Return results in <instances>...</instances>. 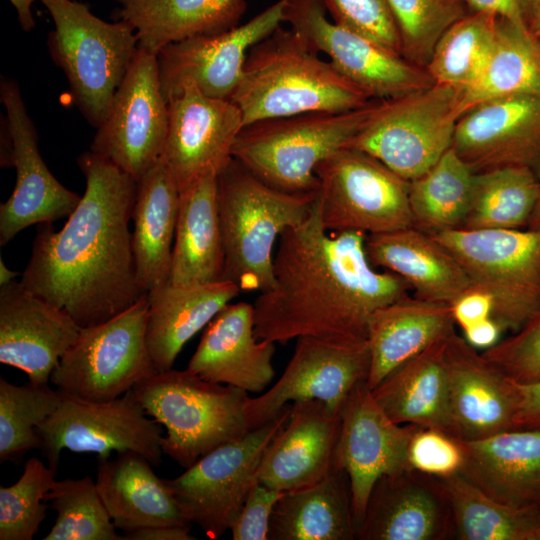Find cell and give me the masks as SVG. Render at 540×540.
I'll return each mask as SVG.
<instances>
[{"label": "cell", "mask_w": 540, "mask_h": 540, "mask_svg": "<svg viewBox=\"0 0 540 540\" xmlns=\"http://www.w3.org/2000/svg\"><path fill=\"white\" fill-rule=\"evenodd\" d=\"M366 237L327 231L317 198L312 213L277 242L273 286L253 303L256 337L276 344L300 337L367 342L372 314L409 295L410 288L370 263Z\"/></svg>", "instance_id": "6da1fadb"}, {"label": "cell", "mask_w": 540, "mask_h": 540, "mask_svg": "<svg viewBox=\"0 0 540 540\" xmlns=\"http://www.w3.org/2000/svg\"><path fill=\"white\" fill-rule=\"evenodd\" d=\"M77 163L84 195L59 231L52 222L38 224L20 282L83 328L115 317L146 293L129 230L137 181L90 150Z\"/></svg>", "instance_id": "7a4b0ae2"}, {"label": "cell", "mask_w": 540, "mask_h": 540, "mask_svg": "<svg viewBox=\"0 0 540 540\" xmlns=\"http://www.w3.org/2000/svg\"><path fill=\"white\" fill-rule=\"evenodd\" d=\"M229 99L240 109L243 127L303 113L350 111L371 101L301 36L282 26L250 49Z\"/></svg>", "instance_id": "3957f363"}, {"label": "cell", "mask_w": 540, "mask_h": 540, "mask_svg": "<svg viewBox=\"0 0 540 540\" xmlns=\"http://www.w3.org/2000/svg\"><path fill=\"white\" fill-rule=\"evenodd\" d=\"M318 191L276 189L232 159L217 176V205L224 249L223 280L241 291L264 292L274 283L277 242L313 211Z\"/></svg>", "instance_id": "277c9868"}, {"label": "cell", "mask_w": 540, "mask_h": 540, "mask_svg": "<svg viewBox=\"0 0 540 540\" xmlns=\"http://www.w3.org/2000/svg\"><path fill=\"white\" fill-rule=\"evenodd\" d=\"M379 101L345 112H310L251 123L237 135L232 157L276 189L318 191L317 165L350 146Z\"/></svg>", "instance_id": "5b68a950"}, {"label": "cell", "mask_w": 540, "mask_h": 540, "mask_svg": "<svg viewBox=\"0 0 540 540\" xmlns=\"http://www.w3.org/2000/svg\"><path fill=\"white\" fill-rule=\"evenodd\" d=\"M132 390L147 415L166 429L163 454L185 469L251 430L245 416L247 392L187 369L156 372Z\"/></svg>", "instance_id": "8992f818"}, {"label": "cell", "mask_w": 540, "mask_h": 540, "mask_svg": "<svg viewBox=\"0 0 540 540\" xmlns=\"http://www.w3.org/2000/svg\"><path fill=\"white\" fill-rule=\"evenodd\" d=\"M39 1L54 23L47 39L51 58L64 72L83 117L98 128L139 48L136 32L123 20L104 21L80 2Z\"/></svg>", "instance_id": "52a82bcc"}, {"label": "cell", "mask_w": 540, "mask_h": 540, "mask_svg": "<svg viewBox=\"0 0 540 540\" xmlns=\"http://www.w3.org/2000/svg\"><path fill=\"white\" fill-rule=\"evenodd\" d=\"M458 261L471 286L492 299L501 329H520L540 310V230L452 229L431 235Z\"/></svg>", "instance_id": "ba28073f"}, {"label": "cell", "mask_w": 540, "mask_h": 540, "mask_svg": "<svg viewBox=\"0 0 540 540\" xmlns=\"http://www.w3.org/2000/svg\"><path fill=\"white\" fill-rule=\"evenodd\" d=\"M460 100V89L440 84L381 100L349 147L412 181L451 148Z\"/></svg>", "instance_id": "9c48e42d"}, {"label": "cell", "mask_w": 540, "mask_h": 540, "mask_svg": "<svg viewBox=\"0 0 540 540\" xmlns=\"http://www.w3.org/2000/svg\"><path fill=\"white\" fill-rule=\"evenodd\" d=\"M146 294L127 310L83 327L53 370L50 383L88 401L118 398L157 371L146 343Z\"/></svg>", "instance_id": "30bf717a"}, {"label": "cell", "mask_w": 540, "mask_h": 540, "mask_svg": "<svg viewBox=\"0 0 540 540\" xmlns=\"http://www.w3.org/2000/svg\"><path fill=\"white\" fill-rule=\"evenodd\" d=\"M315 175L327 231L371 235L413 226L409 181L373 156L345 147L322 160Z\"/></svg>", "instance_id": "8fae6325"}, {"label": "cell", "mask_w": 540, "mask_h": 540, "mask_svg": "<svg viewBox=\"0 0 540 540\" xmlns=\"http://www.w3.org/2000/svg\"><path fill=\"white\" fill-rule=\"evenodd\" d=\"M290 411L291 403L269 422L205 454L178 477L164 479L187 522L197 524L213 540L229 530L259 482L263 454Z\"/></svg>", "instance_id": "7c38bea8"}, {"label": "cell", "mask_w": 540, "mask_h": 540, "mask_svg": "<svg viewBox=\"0 0 540 540\" xmlns=\"http://www.w3.org/2000/svg\"><path fill=\"white\" fill-rule=\"evenodd\" d=\"M36 431L39 450L55 474L64 449L95 453L98 462L108 460L112 451H132L159 465L163 455L161 425L148 417L133 390L109 401L61 392L58 407Z\"/></svg>", "instance_id": "4fadbf2b"}, {"label": "cell", "mask_w": 540, "mask_h": 540, "mask_svg": "<svg viewBox=\"0 0 540 540\" xmlns=\"http://www.w3.org/2000/svg\"><path fill=\"white\" fill-rule=\"evenodd\" d=\"M284 22L370 100L401 97L434 85L425 68L327 17L323 0H285Z\"/></svg>", "instance_id": "5bb4252c"}, {"label": "cell", "mask_w": 540, "mask_h": 540, "mask_svg": "<svg viewBox=\"0 0 540 540\" xmlns=\"http://www.w3.org/2000/svg\"><path fill=\"white\" fill-rule=\"evenodd\" d=\"M168 125L157 55L138 48L105 121L96 128L90 151L138 182L161 158Z\"/></svg>", "instance_id": "9a60e30c"}, {"label": "cell", "mask_w": 540, "mask_h": 540, "mask_svg": "<svg viewBox=\"0 0 540 540\" xmlns=\"http://www.w3.org/2000/svg\"><path fill=\"white\" fill-rule=\"evenodd\" d=\"M0 100L6 112L1 166L16 170L14 190L0 205V245L4 246L31 225L70 216L81 196L63 186L42 159L36 128L15 80L1 78Z\"/></svg>", "instance_id": "2e32d148"}, {"label": "cell", "mask_w": 540, "mask_h": 540, "mask_svg": "<svg viewBox=\"0 0 540 540\" xmlns=\"http://www.w3.org/2000/svg\"><path fill=\"white\" fill-rule=\"evenodd\" d=\"M296 340L294 353L278 381L260 396L246 401L245 416L250 429L275 418L290 402L319 400L340 413L355 385L367 382L368 341L338 343L314 337Z\"/></svg>", "instance_id": "e0dca14e"}, {"label": "cell", "mask_w": 540, "mask_h": 540, "mask_svg": "<svg viewBox=\"0 0 540 540\" xmlns=\"http://www.w3.org/2000/svg\"><path fill=\"white\" fill-rule=\"evenodd\" d=\"M340 416L336 468L343 469L348 476L358 531L376 482L384 475L408 467V445L420 426L392 421L373 397L366 381L351 390Z\"/></svg>", "instance_id": "ac0fdd59"}, {"label": "cell", "mask_w": 540, "mask_h": 540, "mask_svg": "<svg viewBox=\"0 0 540 540\" xmlns=\"http://www.w3.org/2000/svg\"><path fill=\"white\" fill-rule=\"evenodd\" d=\"M284 5L285 0H278L242 25L163 47L157 61L167 102L187 80L209 97L229 99L241 80L250 49L284 22Z\"/></svg>", "instance_id": "d6986e66"}, {"label": "cell", "mask_w": 540, "mask_h": 540, "mask_svg": "<svg viewBox=\"0 0 540 540\" xmlns=\"http://www.w3.org/2000/svg\"><path fill=\"white\" fill-rule=\"evenodd\" d=\"M168 107V133L161 158L182 191L205 175H218L232 159L243 117L230 99L209 97L192 80L180 86Z\"/></svg>", "instance_id": "ffe728a7"}, {"label": "cell", "mask_w": 540, "mask_h": 540, "mask_svg": "<svg viewBox=\"0 0 540 540\" xmlns=\"http://www.w3.org/2000/svg\"><path fill=\"white\" fill-rule=\"evenodd\" d=\"M451 148L474 173L532 168L540 160V96L510 95L473 106L458 119Z\"/></svg>", "instance_id": "44dd1931"}, {"label": "cell", "mask_w": 540, "mask_h": 540, "mask_svg": "<svg viewBox=\"0 0 540 540\" xmlns=\"http://www.w3.org/2000/svg\"><path fill=\"white\" fill-rule=\"evenodd\" d=\"M81 327L63 309L13 281L0 286V362L49 384Z\"/></svg>", "instance_id": "7402d4cb"}, {"label": "cell", "mask_w": 540, "mask_h": 540, "mask_svg": "<svg viewBox=\"0 0 540 540\" xmlns=\"http://www.w3.org/2000/svg\"><path fill=\"white\" fill-rule=\"evenodd\" d=\"M445 357L451 435L474 440L515 429L514 382L455 331L446 339Z\"/></svg>", "instance_id": "603a6c76"}, {"label": "cell", "mask_w": 540, "mask_h": 540, "mask_svg": "<svg viewBox=\"0 0 540 540\" xmlns=\"http://www.w3.org/2000/svg\"><path fill=\"white\" fill-rule=\"evenodd\" d=\"M455 535L441 480L406 467L374 485L357 538L441 540Z\"/></svg>", "instance_id": "cb8c5ba5"}, {"label": "cell", "mask_w": 540, "mask_h": 540, "mask_svg": "<svg viewBox=\"0 0 540 540\" xmlns=\"http://www.w3.org/2000/svg\"><path fill=\"white\" fill-rule=\"evenodd\" d=\"M340 413L319 400L291 403L285 426L267 446L258 481L286 492L316 484L336 468Z\"/></svg>", "instance_id": "d4e9b609"}, {"label": "cell", "mask_w": 540, "mask_h": 540, "mask_svg": "<svg viewBox=\"0 0 540 540\" xmlns=\"http://www.w3.org/2000/svg\"><path fill=\"white\" fill-rule=\"evenodd\" d=\"M276 343L254 330L253 304L228 303L208 323L187 370L213 383L260 393L274 378Z\"/></svg>", "instance_id": "484cf974"}, {"label": "cell", "mask_w": 540, "mask_h": 540, "mask_svg": "<svg viewBox=\"0 0 540 540\" xmlns=\"http://www.w3.org/2000/svg\"><path fill=\"white\" fill-rule=\"evenodd\" d=\"M460 440L461 474L493 499L514 507L540 506V429H511Z\"/></svg>", "instance_id": "4316f807"}, {"label": "cell", "mask_w": 540, "mask_h": 540, "mask_svg": "<svg viewBox=\"0 0 540 540\" xmlns=\"http://www.w3.org/2000/svg\"><path fill=\"white\" fill-rule=\"evenodd\" d=\"M365 249L375 268L399 276L420 299L450 305L471 286L452 254L413 226L367 235Z\"/></svg>", "instance_id": "83f0119b"}, {"label": "cell", "mask_w": 540, "mask_h": 540, "mask_svg": "<svg viewBox=\"0 0 540 540\" xmlns=\"http://www.w3.org/2000/svg\"><path fill=\"white\" fill-rule=\"evenodd\" d=\"M454 326L450 305L415 296L378 308L368 324V387L375 388L401 365L447 338Z\"/></svg>", "instance_id": "f1b7e54d"}, {"label": "cell", "mask_w": 540, "mask_h": 540, "mask_svg": "<svg viewBox=\"0 0 540 540\" xmlns=\"http://www.w3.org/2000/svg\"><path fill=\"white\" fill-rule=\"evenodd\" d=\"M241 292L227 280L179 286L166 283L146 293V343L157 372L173 368L184 345Z\"/></svg>", "instance_id": "f546056e"}, {"label": "cell", "mask_w": 540, "mask_h": 540, "mask_svg": "<svg viewBox=\"0 0 540 540\" xmlns=\"http://www.w3.org/2000/svg\"><path fill=\"white\" fill-rule=\"evenodd\" d=\"M95 481L115 527L123 533L154 525H191L165 480L141 454L128 451L99 461Z\"/></svg>", "instance_id": "4dcf8cb0"}, {"label": "cell", "mask_w": 540, "mask_h": 540, "mask_svg": "<svg viewBox=\"0 0 540 540\" xmlns=\"http://www.w3.org/2000/svg\"><path fill=\"white\" fill-rule=\"evenodd\" d=\"M180 190L160 158L137 182L132 249L144 293L169 282Z\"/></svg>", "instance_id": "1f68e13d"}, {"label": "cell", "mask_w": 540, "mask_h": 540, "mask_svg": "<svg viewBox=\"0 0 540 540\" xmlns=\"http://www.w3.org/2000/svg\"><path fill=\"white\" fill-rule=\"evenodd\" d=\"M217 174L180 191L169 283L200 285L223 280L224 249L217 205Z\"/></svg>", "instance_id": "d6a6232c"}, {"label": "cell", "mask_w": 540, "mask_h": 540, "mask_svg": "<svg viewBox=\"0 0 540 540\" xmlns=\"http://www.w3.org/2000/svg\"><path fill=\"white\" fill-rule=\"evenodd\" d=\"M446 339L434 343L371 389L377 403L395 423L451 435Z\"/></svg>", "instance_id": "836d02e7"}, {"label": "cell", "mask_w": 540, "mask_h": 540, "mask_svg": "<svg viewBox=\"0 0 540 540\" xmlns=\"http://www.w3.org/2000/svg\"><path fill=\"white\" fill-rule=\"evenodd\" d=\"M116 19L129 23L138 46L155 55L166 45L239 25L246 0H113Z\"/></svg>", "instance_id": "e575fe53"}, {"label": "cell", "mask_w": 540, "mask_h": 540, "mask_svg": "<svg viewBox=\"0 0 540 540\" xmlns=\"http://www.w3.org/2000/svg\"><path fill=\"white\" fill-rule=\"evenodd\" d=\"M357 536L349 479L336 469L322 481L283 492L268 540H352Z\"/></svg>", "instance_id": "d590c367"}, {"label": "cell", "mask_w": 540, "mask_h": 540, "mask_svg": "<svg viewBox=\"0 0 540 540\" xmlns=\"http://www.w3.org/2000/svg\"><path fill=\"white\" fill-rule=\"evenodd\" d=\"M523 94L540 96V43L526 24L498 17L494 45L483 69L461 91L460 112L492 98Z\"/></svg>", "instance_id": "8d00e7d4"}, {"label": "cell", "mask_w": 540, "mask_h": 540, "mask_svg": "<svg viewBox=\"0 0 540 540\" xmlns=\"http://www.w3.org/2000/svg\"><path fill=\"white\" fill-rule=\"evenodd\" d=\"M461 540H540V506L514 507L485 494L461 473L439 478Z\"/></svg>", "instance_id": "74e56055"}, {"label": "cell", "mask_w": 540, "mask_h": 540, "mask_svg": "<svg viewBox=\"0 0 540 540\" xmlns=\"http://www.w3.org/2000/svg\"><path fill=\"white\" fill-rule=\"evenodd\" d=\"M473 176L449 148L429 170L409 181L413 227L430 235L461 228L469 210Z\"/></svg>", "instance_id": "f35d334b"}, {"label": "cell", "mask_w": 540, "mask_h": 540, "mask_svg": "<svg viewBox=\"0 0 540 540\" xmlns=\"http://www.w3.org/2000/svg\"><path fill=\"white\" fill-rule=\"evenodd\" d=\"M539 179L527 166H505L474 173L469 210L461 228H527Z\"/></svg>", "instance_id": "ab89813d"}, {"label": "cell", "mask_w": 540, "mask_h": 540, "mask_svg": "<svg viewBox=\"0 0 540 540\" xmlns=\"http://www.w3.org/2000/svg\"><path fill=\"white\" fill-rule=\"evenodd\" d=\"M498 16L470 11L437 42L426 70L435 84L461 91L475 82L494 45Z\"/></svg>", "instance_id": "60d3db41"}, {"label": "cell", "mask_w": 540, "mask_h": 540, "mask_svg": "<svg viewBox=\"0 0 540 540\" xmlns=\"http://www.w3.org/2000/svg\"><path fill=\"white\" fill-rule=\"evenodd\" d=\"M61 392L49 384L15 385L0 378V460L19 463L39 449L38 426L58 407Z\"/></svg>", "instance_id": "b9f144b4"}, {"label": "cell", "mask_w": 540, "mask_h": 540, "mask_svg": "<svg viewBox=\"0 0 540 540\" xmlns=\"http://www.w3.org/2000/svg\"><path fill=\"white\" fill-rule=\"evenodd\" d=\"M45 501L57 517L43 540L122 539L90 476L55 480Z\"/></svg>", "instance_id": "7bdbcfd3"}, {"label": "cell", "mask_w": 540, "mask_h": 540, "mask_svg": "<svg viewBox=\"0 0 540 540\" xmlns=\"http://www.w3.org/2000/svg\"><path fill=\"white\" fill-rule=\"evenodd\" d=\"M397 26L401 55L426 68L441 36L470 12L467 0H387Z\"/></svg>", "instance_id": "ee69618b"}, {"label": "cell", "mask_w": 540, "mask_h": 540, "mask_svg": "<svg viewBox=\"0 0 540 540\" xmlns=\"http://www.w3.org/2000/svg\"><path fill=\"white\" fill-rule=\"evenodd\" d=\"M56 474L31 457L16 483L0 487V540H32L46 518V494Z\"/></svg>", "instance_id": "f6af8a7d"}, {"label": "cell", "mask_w": 540, "mask_h": 540, "mask_svg": "<svg viewBox=\"0 0 540 540\" xmlns=\"http://www.w3.org/2000/svg\"><path fill=\"white\" fill-rule=\"evenodd\" d=\"M482 355L515 383L540 381V310L511 336L485 349Z\"/></svg>", "instance_id": "bcb514c9"}, {"label": "cell", "mask_w": 540, "mask_h": 540, "mask_svg": "<svg viewBox=\"0 0 540 540\" xmlns=\"http://www.w3.org/2000/svg\"><path fill=\"white\" fill-rule=\"evenodd\" d=\"M323 2L334 22L401 55L397 26L387 0H323Z\"/></svg>", "instance_id": "7dc6e473"}, {"label": "cell", "mask_w": 540, "mask_h": 540, "mask_svg": "<svg viewBox=\"0 0 540 540\" xmlns=\"http://www.w3.org/2000/svg\"><path fill=\"white\" fill-rule=\"evenodd\" d=\"M464 451L460 440L441 430L418 427L410 439L407 466L420 473L444 478L461 473Z\"/></svg>", "instance_id": "c3c4849f"}, {"label": "cell", "mask_w": 540, "mask_h": 540, "mask_svg": "<svg viewBox=\"0 0 540 540\" xmlns=\"http://www.w3.org/2000/svg\"><path fill=\"white\" fill-rule=\"evenodd\" d=\"M283 492L257 482L230 525L233 540H268L273 509Z\"/></svg>", "instance_id": "681fc988"}, {"label": "cell", "mask_w": 540, "mask_h": 540, "mask_svg": "<svg viewBox=\"0 0 540 540\" xmlns=\"http://www.w3.org/2000/svg\"><path fill=\"white\" fill-rule=\"evenodd\" d=\"M456 325L463 329L491 318L493 303L484 291L470 286L450 304Z\"/></svg>", "instance_id": "f907efd6"}, {"label": "cell", "mask_w": 540, "mask_h": 540, "mask_svg": "<svg viewBox=\"0 0 540 540\" xmlns=\"http://www.w3.org/2000/svg\"><path fill=\"white\" fill-rule=\"evenodd\" d=\"M517 408L515 429H540V381L530 384L515 383Z\"/></svg>", "instance_id": "816d5d0a"}, {"label": "cell", "mask_w": 540, "mask_h": 540, "mask_svg": "<svg viewBox=\"0 0 540 540\" xmlns=\"http://www.w3.org/2000/svg\"><path fill=\"white\" fill-rule=\"evenodd\" d=\"M530 0H467L470 11L487 12L527 25Z\"/></svg>", "instance_id": "f5cc1de1"}, {"label": "cell", "mask_w": 540, "mask_h": 540, "mask_svg": "<svg viewBox=\"0 0 540 540\" xmlns=\"http://www.w3.org/2000/svg\"><path fill=\"white\" fill-rule=\"evenodd\" d=\"M191 525H154L122 534L124 540H193Z\"/></svg>", "instance_id": "db71d44e"}, {"label": "cell", "mask_w": 540, "mask_h": 540, "mask_svg": "<svg viewBox=\"0 0 540 540\" xmlns=\"http://www.w3.org/2000/svg\"><path fill=\"white\" fill-rule=\"evenodd\" d=\"M503 330L492 318L485 319L463 329V337L476 349H488L499 340Z\"/></svg>", "instance_id": "11a10c76"}, {"label": "cell", "mask_w": 540, "mask_h": 540, "mask_svg": "<svg viewBox=\"0 0 540 540\" xmlns=\"http://www.w3.org/2000/svg\"><path fill=\"white\" fill-rule=\"evenodd\" d=\"M17 12V17L22 30L28 32L35 27V20L31 7L36 0H9Z\"/></svg>", "instance_id": "9f6ffc18"}, {"label": "cell", "mask_w": 540, "mask_h": 540, "mask_svg": "<svg viewBox=\"0 0 540 540\" xmlns=\"http://www.w3.org/2000/svg\"><path fill=\"white\" fill-rule=\"evenodd\" d=\"M527 26L534 38L540 43V0H530Z\"/></svg>", "instance_id": "6f0895ef"}, {"label": "cell", "mask_w": 540, "mask_h": 540, "mask_svg": "<svg viewBox=\"0 0 540 540\" xmlns=\"http://www.w3.org/2000/svg\"><path fill=\"white\" fill-rule=\"evenodd\" d=\"M17 275H19V272L9 269L4 263L3 259L0 258V286H4L15 281Z\"/></svg>", "instance_id": "680465c9"}, {"label": "cell", "mask_w": 540, "mask_h": 540, "mask_svg": "<svg viewBox=\"0 0 540 540\" xmlns=\"http://www.w3.org/2000/svg\"><path fill=\"white\" fill-rule=\"evenodd\" d=\"M527 228L540 230V179L537 203Z\"/></svg>", "instance_id": "91938a15"}]
</instances>
